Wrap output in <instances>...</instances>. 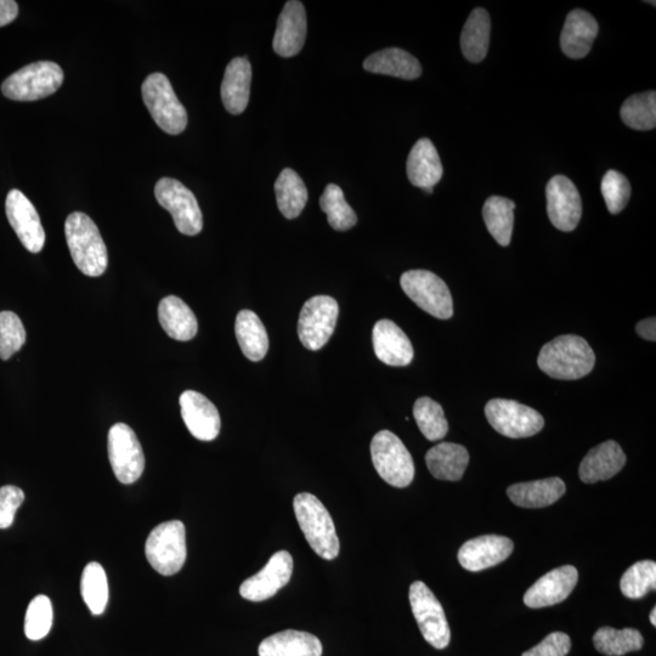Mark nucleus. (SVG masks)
<instances>
[{
  "label": "nucleus",
  "instance_id": "f257e3e1",
  "mask_svg": "<svg viewBox=\"0 0 656 656\" xmlns=\"http://www.w3.org/2000/svg\"><path fill=\"white\" fill-rule=\"evenodd\" d=\"M596 355L586 339L575 336H559L542 347L537 358L542 372L554 380H580L593 370Z\"/></svg>",
  "mask_w": 656,
  "mask_h": 656
},
{
  "label": "nucleus",
  "instance_id": "f03ea898",
  "mask_svg": "<svg viewBox=\"0 0 656 656\" xmlns=\"http://www.w3.org/2000/svg\"><path fill=\"white\" fill-rule=\"evenodd\" d=\"M67 246L73 262L84 275L99 277L109 265V254L98 226L87 214H70L65 223Z\"/></svg>",
  "mask_w": 656,
  "mask_h": 656
},
{
  "label": "nucleus",
  "instance_id": "7ed1b4c3",
  "mask_svg": "<svg viewBox=\"0 0 656 656\" xmlns=\"http://www.w3.org/2000/svg\"><path fill=\"white\" fill-rule=\"evenodd\" d=\"M293 510L305 539L319 557L333 561L338 557L339 539L330 512L318 497L302 492L294 497Z\"/></svg>",
  "mask_w": 656,
  "mask_h": 656
},
{
  "label": "nucleus",
  "instance_id": "20e7f679",
  "mask_svg": "<svg viewBox=\"0 0 656 656\" xmlns=\"http://www.w3.org/2000/svg\"><path fill=\"white\" fill-rule=\"evenodd\" d=\"M64 78V71L55 62H33L5 79L2 93L15 101L41 100L58 92Z\"/></svg>",
  "mask_w": 656,
  "mask_h": 656
},
{
  "label": "nucleus",
  "instance_id": "39448f33",
  "mask_svg": "<svg viewBox=\"0 0 656 656\" xmlns=\"http://www.w3.org/2000/svg\"><path fill=\"white\" fill-rule=\"evenodd\" d=\"M144 103L157 126L171 135L182 134L188 126V112L174 93L171 82L163 73H152L145 79Z\"/></svg>",
  "mask_w": 656,
  "mask_h": 656
},
{
  "label": "nucleus",
  "instance_id": "423d86ee",
  "mask_svg": "<svg viewBox=\"0 0 656 656\" xmlns=\"http://www.w3.org/2000/svg\"><path fill=\"white\" fill-rule=\"evenodd\" d=\"M145 554L152 568L164 576L179 573L186 561V531L180 520L162 523L147 537Z\"/></svg>",
  "mask_w": 656,
  "mask_h": 656
},
{
  "label": "nucleus",
  "instance_id": "0eeeda50",
  "mask_svg": "<svg viewBox=\"0 0 656 656\" xmlns=\"http://www.w3.org/2000/svg\"><path fill=\"white\" fill-rule=\"evenodd\" d=\"M373 466L384 482L406 488L415 478V463L403 441L392 432H378L371 441Z\"/></svg>",
  "mask_w": 656,
  "mask_h": 656
},
{
  "label": "nucleus",
  "instance_id": "6e6552de",
  "mask_svg": "<svg viewBox=\"0 0 656 656\" xmlns=\"http://www.w3.org/2000/svg\"><path fill=\"white\" fill-rule=\"evenodd\" d=\"M400 285L412 302L434 318L449 320L454 315L449 287L432 271H406L401 276Z\"/></svg>",
  "mask_w": 656,
  "mask_h": 656
},
{
  "label": "nucleus",
  "instance_id": "1a4fd4ad",
  "mask_svg": "<svg viewBox=\"0 0 656 656\" xmlns=\"http://www.w3.org/2000/svg\"><path fill=\"white\" fill-rule=\"evenodd\" d=\"M491 427L507 438H529L542 431L544 417L527 405L507 399H492L485 406Z\"/></svg>",
  "mask_w": 656,
  "mask_h": 656
},
{
  "label": "nucleus",
  "instance_id": "9d476101",
  "mask_svg": "<svg viewBox=\"0 0 656 656\" xmlns=\"http://www.w3.org/2000/svg\"><path fill=\"white\" fill-rule=\"evenodd\" d=\"M410 604L422 636L435 649L449 646L451 639L448 619L434 593L422 581H416L410 587Z\"/></svg>",
  "mask_w": 656,
  "mask_h": 656
},
{
  "label": "nucleus",
  "instance_id": "9b49d317",
  "mask_svg": "<svg viewBox=\"0 0 656 656\" xmlns=\"http://www.w3.org/2000/svg\"><path fill=\"white\" fill-rule=\"evenodd\" d=\"M156 200L172 214L179 233L188 236L200 234L203 217L199 202L185 185L172 178H162L155 186Z\"/></svg>",
  "mask_w": 656,
  "mask_h": 656
},
{
  "label": "nucleus",
  "instance_id": "f8f14e48",
  "mask_svg": "<svg viewBox=\"0 0 656 656\" xmlns=\"http://www.w3.org/2000/svg\"><path fill=\"white\" fill-rule=\"evenodd\" d=\"M339 307L335 298L315 296L303 305L298 320V336L309 350L324 348L336 330Z\"/></svg>",
  "mask_w": 656,
  "mask_h": 656
},
{
  "label": "nucleus",
  "instance_id": "ddd939ff",
  "mask_svg": "<svg viewBox=\"0 0 656 656\" xmlns=\"http://www.w3.org/2000/svg\"><path fill=\"white\" fill-rule=\"evenodd\" d=\"M109 458L113 473L122 484H133L143 475L145 456L133 429L117 423L109 432Z\"/></svg>",
  "mask_w": 656,
  "mask_h": 656
},
{
  "label": "nucleus",
  "instance_id": "4468645a",
  "mask_svg": "<svg viewBox=\"0 0 656 656\" xmlns=\"http://www.w3.org/2000/svg\"><path fill=\"white\" fill-rule=\"evenodd\" d=\"M547 213L554 228L570 233L578 228L582 216L579 190L564 175H556L547 184Z\"/></svg>",
  "mask_w": 656,
  "mask_h": 656
},
{
  "label": "nucleus",
  "instance_id": "2eb2a0df",
  "mask_svg": "<svg viewBox=\"0 0 656 656\" xmlns=\"http://www.w3.org/2000/svg\"><path fill=\"white\" fill-rule=\"evenodd\" d=\"M292 573L291 554L287 551L276 552L262 570L242 582L240 595L251 602L267 601L290 582Z\"/></svg>",
  "mask_w": 656,
  "mask_h": 656
},
{
  "label": "nucleus",
  "instance_id": "dca6fc26",
  "mask_svg": "<svg viewBox=\"0 0 656 656\" xmlns=\"http://www.w3.org/2000/svg\"><path fill=\"white\" fill-rule=\"evenodd\" d=\"M11 228L28 252L39 253L45 245V233L35 206L19 190H11L5 202Z\"/></svg>",
  "mask_w": 656,
  "mask_h": 656
},
{
  "label": "nucleus",
  "instance_id": "f3484780",
  "mask_svg": "<svg viewBox=\"0 0 656 656\" xmlns=\"http://www.w3.org/2000/svg\"><path fill=\"white\" fill-rule=\"evenodd\" d=\"M578 569L573 565L554 569L537 580L524 595L529 608L540 609L562 603L578 584Z\"/></svg>",
  "mask_w": 656,
  "mask_h": 656
},
{
  "label": "nucleus",
  "instance_id": "a211bd4d",
  "mask_svg": "<svg viewBox=\"0 0 656 656\" xmlns=\"http://www.w3.org/2000/svg\"><path fill=\"white\" fill-rule=\"evenodd\" d=\"M186 428L192 437L201 441L216 439L222 427L219 411L205 395L195 390H186L179 399Z\"/></svg>",
  "mask_w": 656,
  "mask_h": 656
},
{
  "label": "nucleus",
  "instance_id": "6ab92c4d",
  "mask_svg": "<svg viewBox=\"0 0 656 656\" xmlns=\"http://www.w3.org/2000/svg\"><path fill=\"white\" fill-rule=\"evenodd\" d=\"M514 544L511 539L499 535H485L469 540L460 548L458 561L473 573L495 567L511 556Z\"/></svg>",
  "mask_w": 656,
  "mask_h": 656
},
{
  "label": "nucleus",
  "instance_id": "aec40b11",
  "mask_svg": "<svg viewBox=\"0 0 656 656\" xmlns=\"http://www.w3.org/2000/svg\"><path fill=\"white\" fill-rule=\"evenodd\" d=\"M307 13L303 3L297 0L287 2L277 20L273 41L275 53L281 58H292L301 53L307 38Z\"/></svg>",
  "mask_w": 656,
  "mask_h": 656
},
{
  "label": "nucleus",
  "instance_id": "412c9836",
  "mask_svg": "<svg viewBox=\"0 0 656 656\" xmlns=\"http://www.w3.org/2000/svg\"><path fill=\"white\" fill-rule=\"evenodd\" d=\"M373 349L388 366L403 367L414 359V347L405 332L390 320L378 321L372 332Z\"/></svg>",
  "mask_w": 656,
  "mask_h": 656
},
{
  "label": "nucleus",
  "instance_id": "4be33fe9",
  "mask_svg": "<svg viewBox=\"0 0 656 656\" xmlns=\"http://www.w3.org/2000/svg\"><path fill=\"white\" fill-rule=\"evenodd\" d=\"M626 456L616 441L609 440L593 448L582 460L579 475L582 482L595 484L612 479L625 467Z\"/></svg>",
  "mask_w": 656,
  "mask_h": 656
},
{
  "label": "nucleus",
  "instance_id": "5701e85b",
  "mask_svg": "<svg viewBox=\"0 0 656 656\" xmlns=\"http://www.w3.org/2000/svg\"><path fill=\"white\" fill-rule=\"evenodd\" d=\"M598 31V22L590 13L581 9L571 11L561 36L563 53L570 59L585 58L591 52Z\"/></svg>",
  "mask_w": 656,
  "mask_h": 656
},
{
  "label": "nucleus",
  "instance_id": "b1692460",
  "mask_svg": "<svg viewBox=\"0 0 656 656\" xmlns=\"http://www.w3.org/2000/svg\"><path fill=\"white\" fill-rule=\"evenodd\" d=\"M407 177L416 188L426 190L437 185L443 178L444 168L437 149L431 140L417 141L407 158Z\"/></svg>",
  "mask_w": 656,
  "mask_h": 656
},
{
  "label": "nucleus",
  "instance_id": "393cba45",
  "mask_svg": "<svg viewBox=\"0 0 656 656\" xmlns=\"http://www.w3.org/2000/svg\"><path fill=\"white\" fill-rule=\"evenodd\" d=\"M252 66L247 58H235L226 67L223 78L222 100L231 115H241L250 101Z\"/></svg>",
  "mask_w": 656,
  "mask_h": 656
},
{
  "label": "nucleus",
  "instance_id": "a878e982",
  "mask_svg": "<svg viewBox=\"0 0 656 656\" xmlns=\"http://www.w3.org/2000/svg\"><path fill=\"white\" fill-rule=\"evenodd\" d=\"M158 320L164 332L175 341H191L199 331V322L194 311L183 299L175 296L162 299L158 305Z\"/></svg>",
  "mask_w": 656,
  "mask_h": 656
},
{
  "label": "nucleus",
  "instance_id": "bb28decb",
  "mask_svg": "<svg viewBox=\"0 0 656 656\" xmlns=\"http://www.w3.org/2000/svg\"><path fill=\"white\" fill-rule=\"evenodd\" d=\"M259 656H321L320 639L309 632L286 630L265 638Z\"/></svg>",
  "mask_w": 656,
  "mask_h": 656
},
{
  "label": "nucleus",
  "instance_id": "cd10ccee",
  "mask_svg": "<svg viewBox=\"0 0 656 656\" xmlns=\"http://www.w3.org/2000/svg\"><path fill=\"white\" fill-rule=\"evenodd\" d=\"M567 491L561 478L535 480L510 486L507 495L514 505L523 508H544L553 505Z\"/></svg>",
  "mask_w": 656,
  "mask_h": 656
},
{
  "label": "nucleus",
  "instance_id": "c85d7f7f",
  "mask_svg": "<svg viewBox=\"0 0 656 656\" xmlns=\"http://www.w3.org/2000/svg\"><path fill=\"white\" fill-rule=\"evenodd\" d=\"M364 69L376 75L392 76L412 81L422 75V66L415 56L400 48H388L372 54Z\"/></svg>",
  "mask_w": 656,
  "mask_h": 656
},
{
  "label": "nucleus",
  "instance_id": "c756f323",
  "mask_svg": "<svg viewBox=\"0 0 656 656\" xmlns=\"http://www.w3.org/2000/svg\"><path fill=\"white\" fill-rule=\"evenodd\" d=\"M426 463L434 478L458 482L468 467L469 454L465 446L441 443L427 452Z\"/></svg>",
  "mask_w": 656,
  "mask_h": 656
},
{
  "label": "nucleus",
  "instance_id": "7c9ffc66",
  "mask_svg": "<svg viewBox=\"0 0 656 656\" xmlns=\"http://www.w3.org/2000/svg\"><path fill=\"white\" fill-rule=\"evenodd\" d=\"M235 333L242 353L248 360L260 361L265 358L269 350V338L256 313L251 310L240 311L235 322Z\"/></svg>",
  "mask_w": 656,
  "mask_h": 656
},
{
  "label": "nucleus",
  "instance_id": "2f4dec72",
  "mask_svg": "<svg viewBox=\"0 0 656 656\" xmlns=\"http://www.w3.org/2000/svg\"><path fill=\"white\" fill-rule=\"evenodd\" d=\"M491 33V20L483 8L472 11L463 27L461 35V49L463 55L473 64H478L488 54Z\"/></svg>",
  "mask_w": 656,
  "mask_h": 656
},
{
  "label": "nucleus",
  "instance_id": "473e14b6",
  "mask_svg": "<svg viewBox=\"0 0 656 656\" xmlns=\"http://www.w3.org/2000/svg\"><path fill=\"white\" fill-rule=\"evenodd\" d=\"M277 207L287 219L301 216L308 202V190L303 180L291 168L281 172L275 183Z\"/></svg>",
  "mask_w": 656,
  "mask_h": 656
},
{
  "label": "nucleus",
  "instance_id": "72a5a7b5",
  "mask_svg": "<svg viewBox=\"0 0 656 656\" xmlns=\"http://www.w3.org/2000/svg\"><path fill=\"white\" fill-rule=\"evenodd\" d=\"M516 203L506 197L491 196L485 201L483 217L486 228L502 247L510 245L514 225Z\"/></svg>",
  "mask_w": 656,
  "mask_h": 656
},
{
  "label": "nucleus",
  "instance_id": "f704fd0d",
  "mask_svg": "<svg viewBox=\"0 0 656 656\" xmlns=\"http://www.w3.org/2000/svg\"><path fill=\"white\" fill-rule=\"evenodd\" d=\"M593 644L599 653L608 656H622L642 649L644 638L635 629L615 630L613 627H602L593 636Z\"/></svg>",
  "mask_w": 656,
  "mask_h": 656
},
{
  "label": "nucleus",
  "instance_id": "c9c22d12",
  "mask_svg": "<svg viewBox=\"0 0 656 656\" xmlns=\"http://www.w3.org/2000/svg\"><path fill=\"white\" fill-rule=\"evenodd\" d=\"M81 591L83 601L93 615L105 612L109 603V581L105 569L99 563L92 562L83 570Z\"/></svg>",
  "mask_w": 656,
  "mask_h": 656
},
{
  "label": "nucleus",
  "instance_id": "e433bc0d",
  "mask_svg": "<svg viewBox=\"0 0 656 656\" xmlns=\"http://www.w3.org/2000/svg\"><path fill=\"white\" fill-rule=\"evenodd\" d=\"M622 122L635 130H652L656 127V93H641L630 96L622 104Z\"/></svg>",
  "mask_w": 656,
  "mask_h": 656
},
{
  "label": "nucleus",
  "instance_id": "4c0bfd02",
  "mask_svg": "<svg viewBox=\"0 0 656 656\" xmlns=\"http://www.w3.org/2000/svg\"><path fill=\"white\" fill-rule=\"evenodd\" d=\"M320 207L322 212L327 214V222L332 229L347 231L358 223V216L349 206L342 189L336 184L326 186L320 199Z\"/></svg>",
  "mask_w": 656,
  "mask_h": 656
},
{
  "label": "nucleus",
  "instance_id": "58836bf2",
  "mask_svg": "<svg viewBox=\"0 0 656 656\" xmlns=\"http://www.w3.org/2000/svg\"><path fill=\"white\" fill-rule=\"evenodd\" d=\"M414 416L418 428L428 440L444 439L449 432L443 407L431 398L423 397L416 401Z\"/></svg>",
  "mask_w": 656,
  "mask_h": 656
},
{
  "label": "nucleus",
  "instance_id": "ea45409f",
  "mask_svg": "<svg viewBox=\"0 0 656 656\" xmlns=\"http://www.w3.org/2000/svg\"><path fill=\"white\" fill-rule=\"evenodd\" d=\"M622 595L631 599H641L656 588V564L642 561L633 564L620 581Z\"/></svg>",
  "mask_w": 656,
  "mask_h": 656
},
{
  "label": "nucleus",
  "instance_id": "a19ab883",
  "mask_svg": "<svg viewBox=\"0 0 656 656\" xmlns=\"http://www.w3.org/2000/svg\"><path fill=\"white\" fill-rule=\"evenodd\" d=\"M53 605L47 596H37L28 605L25 618V635L31 641H41L53 626Z\"/></svg>",
  "mask_w": 656,
  "mask_h": 656
},
{
  "label": "nucleus",
  "instance_id": "79ce46f5",
  "mask_svg": "<svg viewBox=\"0 0 656 656\" xmlns=\"http://www.w3.org/2000/svg\"><path fill=\"white\" fill-rule=\"evenodd\" d=\"M26 330L13 311L0 313V359L9 360L25 346Z\"/></svg>",
  "mask_w": 656,
  "mask_h": 656
},
{
  "label": "nucleus",
  "instance_id": "37998d69",
  "mask_svg": "<svg viewBox=\"0 0 656 656\" xmlns=\"http://www.w3.org/2000/svg\"><path fill=\"white\" fill-rule=\"evenodd\" d=\"M601 190L605 205L612 214L624 211L631 197V185L624 174L618 171H608L604 175Z\"/></svg>",
  "mask_w": 656,
  "mask_h": 656
},
{
  "label": "nucleus",
  "instance_id": "c03bdc74",
  "mask_svg": "<svg viewBox=\"0 0 656 656\" xmlns=\"http://www.w3.org/2000/svg\"><path fill=\"white\" fill-rule=\"evenodd\" d=\"M24 501L25 492L18 486L5 485L0 488V529L13 525L15 514Z\"/></svg>",
  "mask_w": 656,
  "mask_h": 656
},
{
  "label": "nucleus",
  "instance_id": "a18cd8bd",
  "mask_svg": "<svg viewBox=\"0 0 656 656\" xmlns=\"http://www.w3.org/2000/svg\"><path fill=\"white\" fill-rule=\"evenodd\" d=\"M570 649L571 639L567 633L553 632L522 656H567Z\"/></svg>",
  "mask_w": 656,
  "mask_h": 656
},
{
  "label": "nucleus",
  "instance_id": "49530a36",
  "mask_svg": "<svg viewBox=\"0 0 656 656\" xmlns=\"http://www.w3.org/2000/svg\"><path fill=\"white\" fill-rule=\"evenodd\" d=\"M19 15V5L13 0H0V27L11 24Z\"/></svg>",
  "mask_w": 656,
  "mask_h": 656
},
{
  "label": "nucleus",
  "instance_id": "de8ad7c7",
  "mask_svg": "<svg viewBox=\"0 0 656 656\" xmlns=\"http://www.w3.org/2000/svg\"><path fill=\"white\" fill-rule=\"evenodd\" d=\"M636 331L639 337L647 339V341L655 342L656 341V320L655 318H649L638 322Z\"/></svg>",
  "mask_w": 656,
  "mask_h": 656
},
{
  "label": "nucleus",
  "instance_id": "09e8293b",
  "mask_svg": "<svg viewBox=\"0 0 656 656\" xmlns=\"http://www.w3.org/2000/svg\"><path fill=\"white\" fill-rule=\"evenodd\" d=\"M650 622L653 626H656V608L654 607L652 613H650Z\"/></svg>",
  "mask_w": 656,
  "mask_h": 656
},
{
  "label": "nucleus",
  "instance_id": "8fccbe9b",
  "mask_svg": "<svg viewBox=\"0 0 656 656\" xmlns=\"http://www.w3.org/2000/svg\"><path fill=\"white\" fill-rule=\"evenodd\" d=\"M433 190H434L433 188H429V189H426V190H423V191L427 192V194H433Z\"/></svg>",
  "mask_w": 656,
  "mask_h": 656
}]
</instances>
